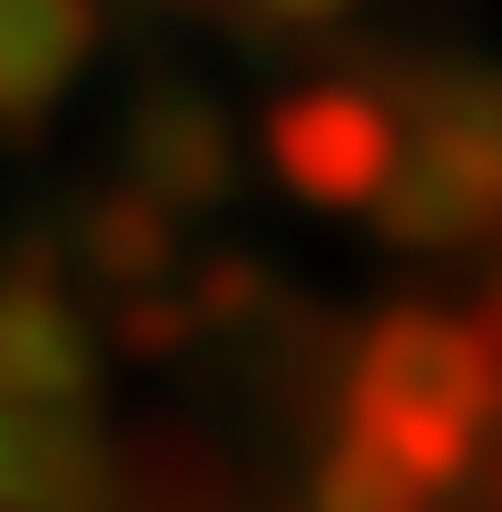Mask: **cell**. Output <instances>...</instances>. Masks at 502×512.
<instances>
[{"label":"cell","instance_id":"1","mask_svg":"<svg viewBox=\"0 0 502 512\" xmlns=\"http://www.w3.org/2000/svg\"><path fill=\"white\" fill-rule=\"evenodd\" d=\"M502 424V365L473 335V316L394 306L365 325L345 375V434H365L384 463H404L424 493H453Z\"/></svg>","mask_w":502,"mask_h":512},{"label":"cell","instance_id":"2","mask_svg":"<svg viewBox=\"0 0 502 512\" xmlns=\"http://www.w3.org/2000/svg\"><path fill=\"white\" fill-rule=\"evenodd\" d=\"M266 158L306 207H375L394 158H404V119L375 89H345V79L335 89H296L266 119Z\"/></svg>","mask_w":502,"mask_h":512},{"label":"cell","instance_id":"3","mask_svg":"<svg viewBox=\"0 0 502 512\" xmlns=\"http://www.w3.org/2000/svg\"><path fill=\"white\" fill-rule=\"evenodd\" d=\"M99 394V335L50 276H10L0 286V404L30 414H89Z\"/></svg>","mask_w":502,"mask_h":512},{"label":"cell","instance_id":"4","mask_svg":"<svg viewBox=\"0 0 502 512\" xmlns=\"http://www.w3.org/2000/svg\"><path fill=\"white\" fill-rule=\"evenodd\" d=\"M128 178L168 217H207V207L237 197V138L197 89H148L128 109Z\"/></svg>","mask_w":502,"mask_h":512},{"label":"cell","instance_id":"5","mask_svg":"<svg viewBox=\"0 0 502 512\" xmlns=\"http://www.w3.org/2000/svg\"><path fill=\"white\" fill-rule=\"evenodd\" d=\"M0 512H109V444L89 414L0 404Z\"/></svg>","mask_w":502,"mask_h":512},{"label":"cell","instance_id":"6","mask_svg":"<svg viewBox=\"0 0 502 512\" xmlns=\"http://www.w3.org/2000/svg\"><path fill=\"white\" fill-rule=\"evenodd\" d=\"M99 50V0H0V128H40Z\"/></svg>","mask_w":502,"mask_h":512},{"label":"cell","instance_id":"7","mask_svg":"<svg viewBox=\"0 0 502 512\" xmlns=\"http://www.w3.org/2000/svg\"><path fill=\"white\" fill-rule=\"evenodd\" d=\"M79 256L109 276V296H158L168 286V266H178V217L158 207V197H138V188H109V197H89L79 207Z\"/></svg>","mask_w":502,"mask_h":512},{"label":"cell","instance_id":"8","mask_svg":"<svg viewBox=\"0 0 502 512\" xmlns=\"http://www.w3.org/2000/svg\"><path fill=\"white\" fill-rule=\"evenodd\" d=\"M315 512H434V493L404 463H384L365 434H345L325 453V473H315Z\"/></svg>","mask_w":502,"mask_h":512},{"label":"cell","instance_id":"9","mask_svg":"<svg viewBox=\"0 0 502 512\" xmlns=\"http://www.w3.org/2000/svg\"><path fill=\"white\" fill-rule=\"evenodd\" d=\"M188 296H197V306H188L197 325H247V316H256V296H266V276H256L247 256H217V266H197Z\"/></svg>","mask_w":502,"mask_h":512},{"label":"cell","instance_id":"10","mask_svg":"<svg viewBox=\"0 0 502 512\" xmlns=\"http://www.w3.org/2000/svg\"><path fill=\"white\" fill-rule=\"evenodd\" d=\"M188 335H197L188 296H128V306H119V345H128V355H178Z\"/></svg>","mask_w":502,"mask_h":512},{"label":"cell","instance_id":"11","mask_svg":"<svg viewBox=\"0 0 502 512\" xmlns=\"http://www.w3.org/2000/svg\"><path fill=\"white\" fill-rule=\"evenodd\" d=\"M355 0H237L247 30H276V40H306V30H335Z\"/></svg>","mask_w":502,"mask_h":512}]
</instances>
